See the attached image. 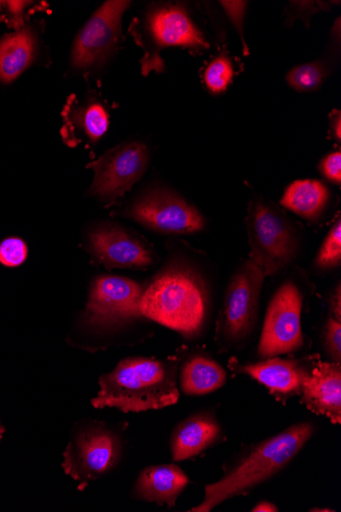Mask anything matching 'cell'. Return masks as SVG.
I'll return each mask as SVG.
<instances>
[{
    "label": "cell",
    "instance_id": "1",
    "mask_svg": "<svg viewBox=\"0 0 341 512\" xmlns=\"http://www.w3.org/2000/svg\"><path fill=\"white\" fill-rule=\"evenodd\" d=\"M99 382L101 390L91 401L95 408L143 412L174 405L180 396L173 359L126 358Z\"/></svg>",
    "mask_w": 341,
    "mask_h": 512
},
{
    "label": "cell",
    "instance_id": "2",
    "mask_svg": "<svg viewBox=\"0 0 341 512\" xmlns=\"http://www.w3.org/2000/svg\"><path fill=\"white\" fill-rule=\"evenodd\" d=\"M314 432L312 424L300 423L256 445L218 482L206 487L203 502L191 511L209 512L228 499L247 495L286 468Z\"/></svg>",
    "mask_w": 341,
    "mask_h": 512
},
{
    "label": "cell",
    "instance_id": "3",
    "mask_svg": "<svg viewBox=\"0 0 341 512\" xmlns=\"http://www.w3.org/2000/svg\"><path fill=\"white\" fill-rule=\"evenodd\" d=\"M208 296L198 275L186 268H170L143 290L140 315L178 332L196 337L204 328Z\"/></svg>",
    "mask_w": 341,
    "mask_h": 512
},
{
    "label": "cell",
    "instance_id": "4",
    "mask_svg": "<svg viewBox=\"0 0 341 512\" xmlns=\"http://www.w3.org/2000/svg\"><path fill=\"white\" fill-rule=\"evenodd\" d=\"M129 31L144 50L141 59V71L144 76L153 71H165L160 53L170 46H181L193 52H203L210 48L202 31L181 5L156 7L142 19H135Z\"/></svg>",
    "mask_w": 341,
    "mask_h": 512
},
{
    "label": "cell",
    "instance_id": "5",
    "mask_svg": "<svg viewBox=\"0 0 341 512\" xmlns=\"http://www.w3.org/2000/svg\"><path fill=\"white\" fill-rule=\"evenodd\" d=\"M248 211L250 259L265 277L275 275L297 254L296 230L282 211L263 200H252Z\"/></svg>",
    "mask_w": 341,
    "mask_h": 512
},
{
    "label": "cell",
    "instance_id": "6",
    "mask_svg": "<svg viewBox=\"0 0 341 512\" xmlns=\"http://www.w3.org/2000/svg\"><path fill=\"white\" fill-rule=\"evenodd\" d=\"M120 437L103 423H91L78 429L65 452L63 469L79 490L117 467L122 456Z\"/></svg>",
    "mask_w": 341,
    "mask_h": 512
},
{
    "label": "cell",
    "instance_id": "7",
    "mask_svg": "<svg viewBox=\"0 0 341 512\" xmlns=\"http://www.w3.org/2000/svg\"><path fill=\"white\" fill-rule=\"evenodd\" d=\"M265 275L251 260L243 263L230 279L217 322V339L232 346L253 332Z\"/></svg>",
    "mask_w": 341,
    "mask_h": 512
},
{
    "label": "cell",
    "instance_id": "8",
    "mask_svg": "<svg viewBox=\"0 0 341 512\" xmlns=\"http://www.w3.org/2000/svg\"><path fill=\"white\" fill-rule=\"evenodd\" d=\"M303 295L294 283L282 285L272 298L264 322L258 354L262 359L294 353L304 345Z\"/></svg>",
    "mask_w": 341,
    "mask_h": 512
},
{
    "label": "cell",
    "instance_id": "9",
    "mask_svg": "<svg viewBox=\"0 0 341 512\" xmlns=\"http://www.w3.org/2000/svg\"><path fill=\"white\" fill-rule=\"evenodd\" d=\"M149 149L140 142L119 145L88 165L94 171L90 194L113 204L132 189L148 168Z\"/></svg>",
    "mask_w": 341,
    "mask_h": 512
},
{
    "label": "cell",
    "instance_id": "10",
    "mask_svg": "<svg viewBox=\"0 0 341 512\" xmlns=\"http://www.w3.org/2000/svg\"><path fill=\"white\" fill-rule=\"evenodd\" d=\"M130 4L112 0L92 15L75 39L71 55L74 69L99 68L114 54L121 36L122 17Z\"/></svg>",
    "mask_w": 341,
    "mask_h": 512
},
{
    "label": "cell",
    "instance_id": "11",
    "mask_svg": "<svg viewBox=\"0 0 341 512\" xmlns=\"http://www.w3.org/2000/svg\"><path fill=\"white\" fill-rule=\"evenodd\" d=\"M127 215L165 235H191L203 230L206 224L197 208L165 190L145 193L128 208Z\"/></svg>",
    "mask_w": 341,
    "mask_h": 512
},
{
    "label": "cell",
    "instance_id": "12",
    "mask_svg": "<svg viewBox=\"0 0 341 512\" xmlns=\"http://www.w3.org/2000/svg\"><path fill=\"white\" fill-rule=\"evenodd\" d=\"M143 289L132 279L105 275L92 283L84 312L91 327L107 328L140 317L139 302Z\"/></svg>",
    "mask_w": 341,
    "mask_h": 512
},
{
    "label": "cell",
    "instance_id": "13",
    "mask_svg": "<svg viewBox=\"0 0 341 512\" xmlns=\"http://www.w3.org/2000/svg\"><path fill=\"white\" fill-rule=\"evenodd\" d=\"M92 256L109 269L145 268L153 263L151 251L125 229L104 225L89 237Z\"/></svg>",
    "mask_w": 341,
    "mask_h": 512
},
{
    "label": "cell",
    "instance_id": "14",
    "mask_svg": "<svg viewBox=\"0 0 341 512\" xmlns=\"http://www.w3.org/2000/svg\"><path fill=\"white\" fill-rule=\"evenodd\" d=\"M62 116V137L65 144L72 148L82 144L87 148L95 145L109 128V112L96 95L83 98L72 95Z\"/></svg>",
    "mask_w": 341,
    "mask_h": 512
},
{
    "label": "cell",
    "instance_id": "15",
    "mask_svg": "<svg viewBox=\"0 0 341 512\" xmlns=\"http://www.w3.org/2000/svg\"><path fill=\"white\" fill-rule=\"evenodd\" d=\"M302 403L312 412L341 423V366L338 363L317 362L306 370L301 395Z\"/></svg>",
    "mask_w": 341,
    "mask_h": 512
},
{
    "label": "cell",
    "instance_id": "16",
    "mask_svg": "<svg viewBox=\"0 0 341 512\" xmlns=\"http://www.w3.org/2000/svg\"><path fill=\"white\" fill-rule=\"evenodd\" d=\"M237 374L247 375L265 386L272 396L281 402L300 396L302 382L307 368L296 360L281 359L278 356L258 363L231 364Z\"/></svg>",
    "mask_w": 341,
    "mask_h": 512
},
{
    "label": "cell",
    "instance_id": "17",
    "mask_svg": "<svg viewBox=\"0 0 341 512\" xmlns=\"http://www.w3.org/2000/svg\"><path fill=\"white\" fill-rule=\"evenodd\" d=\"M221 425L213 413L202 412L181 422L171 436V453L174 461L196 457L224 439Z\"/></svg>",
    "mask_w": 341,
    "mask_h": 512
},
{
    "label": "cell",
    "instance_id": "18",
    "mask_svg": "<svg viewBox=\"0 0 341 512\" xmlns=\"http://www.w3.org/2000/svg\"><path fill=\"white\" fill-rule=\"evenodd\" d=\"M188 483V477L177 465H157L139 474L131 494L137 500L173 507Z\"/></svg>",
    "mask_w": 341,
    "mask_h": 512
},
{
    "label": "cell",
    "instance_id": "19",
    "mask_svg": "<svg viewBox=\"0 0 341 512\" xmlns=\"http://www.w3.org/2000/svg\"><path fill=\"white\" fill-rule=\"evenodd\" d=\"M36 36L30 27L0 39V80L11 83L33 62Z\"/></svg>",
    "mask_w": 341,
    "mask_h": 512
},
{
    "label": "cell",
    "instance_id": "20",
    "mask_svg": "<svg viewBox=\"0 0 341 512\" xmlns=\"http://www.w3.org/2000/svg\"><path fill=\"white\" fill-rule=\"evenodd\" d=\"M180 389L187 396H204L221 389L226 371L214 359L197 355L186 361L180 371Z\"/></svg>",
    "mask_w": 341,
    "mask_h": 512
},
{
    "label": "cell",
    "instance_id": "21",
    "mask_svg": "<svg viewBox=\"0 0 341 512\" xmlns=\"http://www.w3.org/2000/svg\"><path fill=\"white\" fill-rule=\"evenodd\" d=\"M329 201L327 186L314 179L292 182L286 189L280 204L309 221L318 219Z\"/></svg>",
    "mask_w": 341,
    "mask_h": 512
},
{
    "label": "cell",
    "instance_id": "22",
    "mask_svg": "<svg viewBox=\"0 0 341 512\" xmlns=\"http://www.w3.org/2000/svg\"><path fill=\"white\" fill-rule=\"evenodd\" d=\"M329 67L326 62L317 60L292 68L286 74L288 85L299 92L318 89L327 78Z\"/></svg>",
    "mask_w": 341,
    "mask_h": 512
},
{
    "label": "cell",
    "instance_id": "23",
    "mask_svg": "<svg viewBox=\"0 0 341 512\" xmlns=\"http://www.w3.org/2000/svg\"><path fill=\"white\" fill-rule=\"evenodd\" d=\"M234 76V68L230 58L219 55L205 70L204 81L212 95L225 92Z\"/></svg>",
    "mask_w": 341,
    "mask_h": 512
},
{
    "label": "cell",
    "instance_id": "24",
    "mask_svg": "<svg viewBox=\"0 0 341 512\" xmlns=\"http://www.w3.org/2000/svg\"><path fill=\"white\" fill-rule=\"evenodd\" d=\"M341 262V222L340 219L332 226L316 257V266L330 269Z\"/></svg>",
    "mask_w": 341,
    "mask_h": 512
},
{
    "label": "cell",
    "instance_id": "25",
    "mask_svg": "<svg viewBox=\"0 0 341 512\" xmlns=\"http://www.w3.org/2000/svg\"><path fill=\"white\" fill-rule=\"evenodd\" d=\"M221 6L223 7L226 15L230 19L231 23L235 27L237 33L240 36V40L242 43L243 54L249 55L250 50L245 39V19H246V11L248 7L247 2H221Z\"/></svg>",
    "mask_w": 341,
    "mask_h": 512
},
{
    "label": "cell",
    "instance_id": "26",
    "mask_svg": "<svg viewBox=\"0 0 341 512\" xmlns=\"http://www.w3.org/2000/svg\"><path fill=\"white\" fill-rule=\"evenodd\" d=\"M324 347L334 363H341V321L330 317L323 333Z\"/></svg>",
    "mask_w": 341,
    "mask_h": 512
},
{
    "label": "cell",
    "instance_id": "27",
    "mask_svg": "<svg viewBox=\"0 0 341 512\" xmlns=\"http://www.w3.org/2000/svg\"><path fill=\"white\" fill-rule=\"evenodd\" d=\"M27 257V246L20 239H8L0 245V262L6 266L21 265Z\"/></svg>",
    "mask_w": 341,
    "mask_h": 512
},
{
    "label": "cell",
    "instance_id": "28",
    "mask_svg": "<svg viewBox=\"0 0 341 512\" xmlns=\"http://www.w3.org/2000/svg\"><path fill=\"white\" fill-rule=\"evenodd\" d=\"M319 169L329 181L340 185L341 183V153L339 151L326 156L320 163Z\"/></svg>",
    "mask_w": 341,
    "mask_h": 512
},
{
    "label": "cell",
    "instance_id": "29",
    "mask_svg": "<svg viewBox=\"0 0 341 512\" xmlns=\"http://www.w3.org/2000/svg\"><path fill=\"white\" fill-rule=\"evenodd\" d=\"M327 7L326 3L322 2H295L291 3L292 12L290 13L289 19L303 18L310 19L312 15L320 10H325Z\"/></svg>",
    "mask_w": 341,
    "mask_h": 512
},
{
    "label": "cell",
    "instance_id": "30",
    "mask_svg": "<svg viewBox=\"0 0 341 512\" xmlns=\"http://www.w3.org/2000/svg\"><path fill=\"white\" fill-rule=\"evenodd\" d=\"M8 8V13L5 16V19L11 27L17 29V31L23 29L25 27L24 23V13L26 7L29 3L25 2H8L6 3Z\"/></svg>",
    "mask_w": 341,
    "mask_h": 512
},
{
    "label": "cell",
    "instance_id": "31",
    "mask_svg": "<svg viewBox=\"0 0 341 512\" xmlns=\"http://www.w3.org/2000/svg\"><path fill=\"white\" fill-rule=\"evenodd\" d=\"M330 308L332 312V317L338 321H341V290L340 284L337 289L334 291L333 295L330 299Z\"/></svg>",
    "mask_w": 341,
    "mask_h": 512
},
{
    "label": "cell",
    "instance_id": "32",
    "mask_svg": "<svg viewBox=\"0 0 341 512\" xmlns=\"http://www.w3.org/2000/svg\"><path fill=\"white\" fill-rule=\"evenodd\" d=\"M331 132L336 141H341V113L339 110H333L330 115Z\"/></svg>",
    "mask_w": 341,
    "mask_h": 512
},
{
    "label": "cell",
    "instance_id": "33",
    "mask_svg": "<svg viewBox=\"0 0 341 512\" xmlns=\"http://www.w3.org/2000/svg\"><path fill=\"white\" fill-rule=\"evenodd\" d=\"M254 512H276L279 511L278 507L269 501L259 502L253 509Z\"/></svg>",
    "mask_w": 341,
    "mask_h": 512
},
{
    "label": "cell",
    "instance_id": "34",
    "mask_svg": "<svg viewBox=\"0 0 341 512\" xmlns=\"http://www.w3.org/2000/svg\"><path fill=\"white\" fill-rule=\"evenodd\" d=\"M5 432H6V429H5L2 421H0V442H2Z\"/></svg>",
    "mask_w": 341,
    "mask_h": 512
},
{
    "label": "cell",
    "instance_id": "35",
    "mask_svg": "<svg viewBox=\"0 0 341 512\" xmlns=\"http://www.w3.org/2000/svg\"><path fill=\"white\" fill-rule=\"evenodd\" d=\"M310 511H320V512H326L327 511V512H332L334 510L329 509V508H313Z\"/></svg>",
    "mask_w": 341,
    "mask_h": 512
},
{
    "label": "cell",
    "instance_id": "36",
    "mask_svg": "<svg viewBox=\"0 0 341 512\" xmlns=\"http://www.w3.org/2000/svg\"><path fill=\"white\" fill-rule=\"evenodd\" d=\"M3 6H4V3L0 2V9H2Z\"/></svg>",
    "mask_w": 341,
    "mask_h": 512
}]
</instances>
